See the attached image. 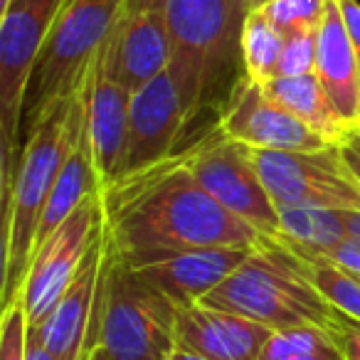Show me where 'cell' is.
I'll return each mask as SVG.
<instances>
[{
  "mask_svg": "<svg viewBox=\"0 0 360 360\" xmlns=\"http://www.w3.org/2000/svg\"><path fill=\"white\" fill-rule=\"evenodd\" d=\"M264 3H269V0H250V6H252V11H257V8H262Z\"/></svg>",
  "mask_w": 360,
  "mask_h": 360,
  "instance_id": "35",
  "label": "cell"
},
{
  "mask_svg": "<svg viewBox=\"0 0 360 360\" xmlns=\"http://www.w3.org/2000/svg\"><path fill=\"white\" fill-rule=\"evenodd\" d=\"M259 360H343V353L321 326H294L274 330Z\"/></svg>",
  "mask_w": 360,
  "mask_h": 360,
  "instance_id": "23",
  "label": "cell"
},
{
  "mask_svg": "<svg viewBox=\"0 0 360 360\" xmlns=\"http://www.w3.org/2000/svg\"><path fill=\"white\" fill-rule=\"evenodd\" d=\"M250 252L252 247H205L129 269L178 309H188L212 294L237 266H242Z\"/></svg>",
  "mask_w": 360,
  "mask_h": 360,
  "instance_id": "15",
  "label": "cell"
},
{
  "mask_svg": "<svg viewBox=\"0 0 360 360\" xmlns=\"http://www.w3.org/2000/svg\"><path fill=\"white\" fill-rule=\"evenodd\" d=\"M316 32L319 27H301L286 32V45L276 77H301L316 70Z\"/></svg>",
  "mask_w": 360,
  "mask_h": 360,
  "instance_id": "26",
  "label": "cell"
},
{
  "mask_svg": "<svg viewBox=\"0 0 360 360\" xmlns=\"http://www.w3.org/2000/svg\"><path fill=\"white\" fill-rule=\"evenodd\" d=\"M335 148H338L345 168L350 170V175L358 180V186H360V129H350L348 134L338 141Z\"/></svg>",
  "mask_w": 360,
  "mask_h": 360,
  "instance_id": "30",
  "label": "cell"
},
{
  "mask_svg": "<svg viewBox=\"0 0 360 360\" xmlns=\"http://www.w3.org/2000/svg\"><path fill=\"white\" fill-rule=\"evenodd\" d=\"M294 257L301 274L321 291V296L333 309L343 311L345 316L360 321V276L340 269L338 264H333L328 259H306V257L299 255Z\"/></svg>",
  "mask_w": 360,
  "mask_h": 360,
  "instance_id": "24",
  "label": "cell"
},
{
  "mask_svg": "<svg viewBox=\"0 0 360 360\" xmlns=\"http://www.w3.org/2000/svg\"><path fill=\"white\" fill-rule=\"evenodd\" d=\"M25 360H55L50 355V350L42 345L40 335L35 333V330H27V358Z\"/></svg>",
  "mask_w": 360,
  "mask_h": 360,
  "instance_id": "32",
  "label": "cell"
},
{
  "mask_svg": "<svg viewBox=\"0 0 360 360\" xmlns=\"http://www.w3.org/2000/svg\"><path fill=\"white\" fill-rule=\"evenodd\" d=\"M262 89L266 91L269 99L291 111L299 121H304L328 146H338V141L353 129L333 109L316 72L301 77H271L266 84H262Z\"/></svg>",
  "mask_w": 360,
  "mask_h": 360,
  "instance_id": "19",
  "label": "cell"
},
{
  "mask_svg": "<svg viewBox=\"0 0 360 360\" xmlns=\"http://www.w3.org/2000/svg\"><path fill=\"white\" fill-rule=\"evenodd\" d=\"M86 129L84 82L79 89L62 101L40 121L25 139L18 160L15 178L3 193V306L20 296L22 281L27 276L32 252H35L37 225L57 175L65 165L77 139Z\"/></svg>",
  "mask_w": 360,
  "mask_h": 360,
  "instance_id": "2",
  "label": "cell"
},
{
  "mask_svg": "<svg viewBox=\"0 0 360 360\" xmlns=\"http://www.w3.org/2000/svg\"><path fill=\"white\" fill-rule=\"evenodd\" d=\"M94 193H99V183H96L89 139H86V129H84L79 139H77L75 148L67 155L65 165H62L55 186H52V191H50V198H47L45 207H42L35 247L42 245L62 222L70 220L72 212H75L89 195H94Z\"/></svg>",
  "mask_w": 360,
  "mask_h": 360,
  "instance_id": "20",
  "label": "cell"
},
{
  "mask_svg": "<svg viewBox=\"0 0 360 360\" xmlns=\"http://www.w3.org/2000/svg\"><path fill=\"white\" fill-rule=\"evenodd\" d=\"M11 3H13V0H0V15H3L8 8H11Z\"/></svg>",
  "mask_w": 360,
  "mask_h": 360,
  "instance_id": "36",
  "label": "cell"
},
{
  "mask_svg": "<svg viewBox=\"0 0 360 360\" xmlns=\"http://www.w3.org/2000/svg\"><path fill=\"white\" fill-rule=\"evenodd\" d=\"M266 326L205 304L178 309L175 345L212 360H259L269 335Z\"/></svg>",
  "mask_w": 360,
  "mask_h": 360,
  "instance_id": "17",
  "label": "cell"
},
{
  "mask_svg": "<svg viewBox=\"0 0 360 360\" xmlns=\"http://www.w3.org/2000/svg\"><path fill=\"white\" fill-rule=\"evenodd\" d=\"M323 8L326 0H269L257 11L264 13L279 30L294 32L301 27H319Z\"/></svg>",
  "mask_w": 360,
  "mask_h": 360,
  "instance_id": "25",
  "label": "cell"
},
{
  "mask_svg": "<svg viewBox=\"0 0 360 360\" xmlns=\"http://www.w3.org/2000/svg\"><path fill=\"white\" fill-rule=\"evenodd\" d=\"M316 77L326 96L343 121L353 129L360 124V67L348 40L338 0H326L323 18L316 32Z\"/></svg>",
  "mask_w": 360,
  "mask_h": 360,
  "instance_id": "18",
  "label": "cell"
},
{
  "mask_svg": "<svg viewBox=\"0 0 360 360\" xmlns=\"http://www.w3.org/2000/svg\"><path fill=\"white\" fill-rule=\"evenodd\" d=\"M217 131L225 139L259 150H321L328 148L319 134L291 111L266 96L262 84L242 75L217 111Z\"/></svg>",
  "mask_w": 360,
  "mask_h": 360,
  "instance_id": "12",
  "label": "cell"
},
{
  "mask_svg": "<svg viewBox=\"0 0 360 360\" xmlns=\"http://www.w3.org/2000/svg\"><path fill=\"white\" fill-rule=\"evenodd\" d=\"M335 345L343 353V360H360V321L345 316L343 311L335 309L330 316V323L326 328Z\"/></svg>",
  "mask_w": 360,
  "mask_h": 360,
  "instance_id": "28",
  "label": "cell"
},
{
  "mask_svg": "<svg viewBox=\"0 0 360 360\" xmlns=\"http://www.w3.org/2000/svg\"><path fill=\"white\" fill-rule=\"evenodd\" d=\"M62 0H13L0 15V143H3V193L15 178L22 139V111L35 72Z\"/></svg>",
  "mask_w": 360,
  "mask_h": 360,
  "instance_id": "7",
  "label": "cell"
},
{
  "mask_svg": "<svg viewBox=\"0 0 360 360\" xmlns=\"http://www.w3.org/2000/svg\"><path fill=\"white\" fill-rule=\"evenodd\" d=\"M27 321L25 306L20 299L3 306L0 319V360H25L27 358Z\"/></svg>",
  "mask_w": 360,
  "mask_h": 360,
  "instance_id": "27",
  "label": "cell"
},
{
  "mask_svg": "<svg viewBox=\"0 0 360 360\" xmlns=\"http://www.w3.org/2000/svg\"><path fill=\"white\" fill-rule=\"evenodd\" d=\"M84 109L91 163L101 191L111 186L121 173L131 109V91H126L109 70L106 40L84 77Z\"/></svg>",
  "mask_w": 360,
  "mask_h": 360,
  "instance_id": "13",
  "label": "cell"
},
{
  "mask_svg": "<svg viewBox=\"0 0 360 360\" xmlns=\"http://www.w3.org/2000/svg\"><path fill=\"white\" fill-rule=\"evenodd\" d=\"M306 259H328V262H333V264H338L340 269L360 276V242L345 240V242H340V245L330 247V250L321 252V255L306 257Z\"/></svg>",
  "mask_w": 360,
  "mask_h": 360,
  "instance_id": "29",
  "label": "cell"
},
{
  "mask_svg": "<svg viewBox=\"0 0 360 360\" xmlns=\"http://www.w3.org/2000/svg\"><path fill=\"white\" fill-rule=\"evenodd\" d=\"M109 70L126 91H139L173 60L168 22L163 11H141L121 15L111 35L106 37Z\"/></svg>",
  "mask_w": 360,
  "mask_h": 360,
  "instance_id": "16",
  "label": "cell"
},
{
  "mask_svg": "<svg viewBox=\"0 0 360 360\" xmlns=\"http://www.w3.org/2000/svg\"><path fill=\"white\" fill-rule=\"evenodd\" d=\"M178 155L212 200L252 225L262 237H279V212L247 146L225 139L215 124L212 134L178 150Z\"/></svg>",
  "mask_w": 360,
  "mask_h": 360,
  "instance_id": "8",
  "label": "cell"
},
{
  "mask_svg": "<svg viewBox=\"0 0 360 360\" xmlns=\"http://www.w3.org/2000/svg\"><path fill=\"white\" fill-rule=\"evenodd\" d=\"M89 360H101V358H96V355H94V358H89Z\"/></svg>",
  "mask_w": 360,
  "mask_h": 360,
  "instance_id": "37",
  "label": "cell"
},
{
  "mask_svg": "<svg viewBox=\"0 0 360 360\" xmlns=\"http://www.w3.org/2000/svg\"><path fill=\"white\" fill-rule=\"evenodd\" d=\"M358 129H360V124H358Z\"/></svg>",
  "mask_w": 360,
  "mask_h": 360,
  "instance_id": "38",
  "label": "cell"
},
{
  "mask_svg": "<svg viewBox=\"0 0 360 360\" xmlns=\"http://www.w3.org/2000/svg\"><path fill=\"white\" fill-rule=\"evenodd\" d=\"M104 255L106 237L101 232L96 245L86 255L79 274L72 279V284L67 286L55 309L37 326H30L55 360H86L91 330H94L96 291H99Z\"/></svg>",
  "mask_w": 360,
  "mask_h": 360,
  "instance_id": "14",
  "label": "cell"
},
{
  "mask_svg": "<svg viewBox=\"0 0 360 360\" xmlns=\"http://www.w3.org/2000/svg\"><path fill=\"white\" fill-rule=\"evenodd\" d=\"M338 3L345 20V30H348V40L353 45L355 60L360 67V0H338Z\"/></svg>",
  "mask_w": 360,
  "mask_h": 360,
  "instance_id": "31",
  "label": "cell"
},
{
  "mask_svg": "<svg viewBox=\"0 0 360 360\" xmlns=\"http://www.w3.org/2000/svg\"><path fill=\"white\" fill-rule=\"evenodd\" d=\"M286 45V32L279 30L262 11L247 15L242 32V70L257 84H266L279 72V60Z\"/></svg>",
  "mask_w": 360,
  "mask_h": 360,
  "instance_id": "22",
  "label": "cell"
},
{
  "mask_svg": "<svg viewBox=\"0 0 360 360\" xmlns=\"http://www.w3.org/2000/svg\"><path fill=\"white\" fill-rule=\"evenodd\" d=\"M170 360H212V358H205V355H198V353H191V350H183L175 345L173 355H170Z\"/></svg>",
  "mask_w": 360,
  "mask_h": 360,
  "instance_id": "34",
  "label": "cell"
},
{
  "mask_svg": "<svg viewBox=\"0 0 360 360\" xmlns=\"http://www.w3.org/2000/svg\"><path fill=\"white\" fill-rule=\"evenodd\" d=\"M262 183L276 207H335L360 210V186L338 148L259 150L247 146Z\"/></svg>",
  "mask_w": 360,
  "mask_h": 360,
  "instance_id": "9",
  "label": "cell"
},
{
  "mask_svg": "<svg viewBox=\"0 0 360 360\" xmlns=\"http://www.w3.org/2000/svg\"><path fill=\"white\" fill-rule=\"evenodd\" d=\"M250 0H165L163 15L168 22L173 60L168 70L178 82L191 121L207 106L225 104L227 94L245 72L242 65V32Z\"/></svg>",
  "mask_w": 360,
  "mask_h": 360,
  "instance_id": "3",
  "label": "cell"
},
{
  "mask_svg": "<svg viewBox=\"0 0 360 360\" xmlns=\"http://www.w3.org/2000/svg\"><path fill=\"white\" fill-rule=\"evenodd\" d=\"M104 232V210L99 193L89 195L70 220L62 222L42 245L32 252L27 276L18 299L25 306L30 326H37L62 299L84 264L86 255Z\"/></svg>",
  "mask_w": 360,
  "mask_h": 360,
  "instance_id": "10",
  "label": "cell"
},
{
  "mask_svg": "<svg viewBox=\"0 0 360 360\" xmlns=\"http://www.w3.org/2000/svg\"><path fill=\"white\" fill-rule=\"evenodd\" d=\"M279 240L299 257H316L345 242L348 210L335 207H276Z\"/></svg>",
  "mask_w": 360,
  "mask_h": 360,
  "instance_id": "21",
  "label": "cell"
},
{
  "mask_svg": "<svg viewBox=\"0 0 360 360\" xmlns=\"http://www.w3.org/2000/svg\"><path fill=\"white\" fill-rule=\"evenodd\" d=\"M188 124L191 111L170 70L134 91L119 178L146 170L178 153V139Z\"/></svg>",
  "mask_w": 360,
  "mask_h": 360,
  "instance_id": "11",
  "label": "cell"
},
{
  "mask_svg": "<svg viewBox=\"0 0 360 360\" xmlns=\"http://www.w3.org/2000/svg\"><path fill=\"white\" fill-rule=\"evenodd\" d=\"M104 235L126 266L205 247H255L262 235L212 200L178 153L101 188Z\"/></svg>",
  "mask_w": 360,
  "mask_h": 360,
  "instance_id": "1",
  "label": "cell"
},
{
  "mask_svg": "<svg viewBox=\"0 0 360 360\" xmlns=\"http://www.w3.org/2000/svg\"><path fill=\"white\" fill-rule=\"evenodd\" d=\"M165 0H124V11L121 15H131V13L141 11H163Z\"/></svg>",
  "mask_w": 360,
  "mask_h": 360,
  "instance_id": "33",
  "label": "cell"
},
{
  "mask_svg": "<svg viewBox=\"0 0 360 360\" xmlns=\"http://www.w3.org/2000/svg\"><path fill=\"white\" fill-rule=\"evenodd\" d=\"M175 319L178 306L139 279L106 242L86 360H170Z\"/></svg>",
  "mask_w": 360,
  "mask_h": 360,
  "instance_id": "5",
  "label": "cell"
},
{
  "mask_svg": "<svg viewBox=\"0 0 360 360\" xmlns=\"http://www.w3.org/2000/svg\"><path fill=\"white\" fill-rule=\"evenodd\" d=\"M200 304L240 314L271 330L294 326L328 328L333 306L301 274L296 257L274 237H262L250 257Z\"/></svg>",
  "mask_w": 360,
  "mask_h": 360,
  "instance_id": "4",
  "label": "cell"
},
{
  "mask_svg": "<svg viewBox=\"0 0 360 360\" xmlns=\"http://www.w3.org/2000/svg\"><path fill=\"white\" fill-rule=\"evenodd\" d=\"M121 11L124 0H62L27 86L22 143L55 106L79 89Z\"/></svg>",
  "mask_w": 360,
  "mask_h": 360,
  "instance_id": "6",
  "label": "cell"
}]
</instances>
